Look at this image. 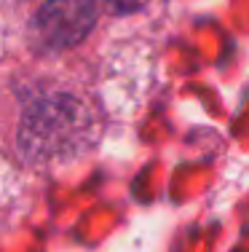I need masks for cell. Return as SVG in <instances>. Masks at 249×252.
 <instances>
[{"label":"cell","mask_w":249,"mask_h":252,"mask_svg":"<svg viewBox=\"0 0 249 252\" xmlns=\"http://www.w3.org/2000/svg\"><path fill=\"white\" fill-rule=\"evenodd\" d=\"M94 131V118L81 99L51 94L27 107L19 126V151L27 161H51L81 151Z\"/></svg>","instance_id":"1"},{"label":"cell","mask_w":249,"mask_h":252,"mask_svg":"<svg viewBox=\"0 0 249 252\" xmlns=\"http://www.w3.org/2000/svg\"><path fill=\"white\" fill-rule=\"evenodd\" d=\"M97 22L94 0H46L32 19V32L43 49L64 51L78 46Z\"/></svg>","instance_id":"2"},{"label":"cell","mask_w":249,"mask_h":252,"mask_svg":"<svg viewBox=\"0 0 249 252\" xmlns=\"http://www.w3.org/2000/svg\"><path fill=\"white\" fill-rule=\"evenodd\" d=\"M94 3H102L108 11H112V14H132V11L142 8L147 0H94Z\"/></svg>","instance_id":"3"}]
</instances>
